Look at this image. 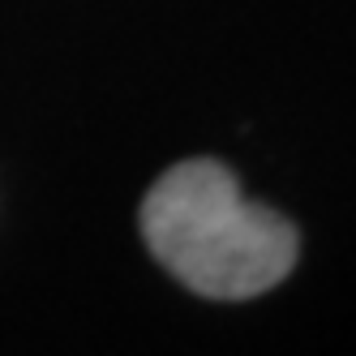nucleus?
Instances as JSON below:
<instances>
[{"label":"nucleus","instance_id":"f257e3e1","mask_svg":"<svg viewBox=\"0 0 356 356\" xmlns=\"http://www.w3.org/2000/svg\"><path fill=\"white\" fill-rule=\"evenodd\" d=\"M150 253L185 288L211 300H249L296 266V227L249 202L236 176L215 159L168 168L142 202Z\"/></svg>","mask_w":356,"mask_h":356}]
</instances>
